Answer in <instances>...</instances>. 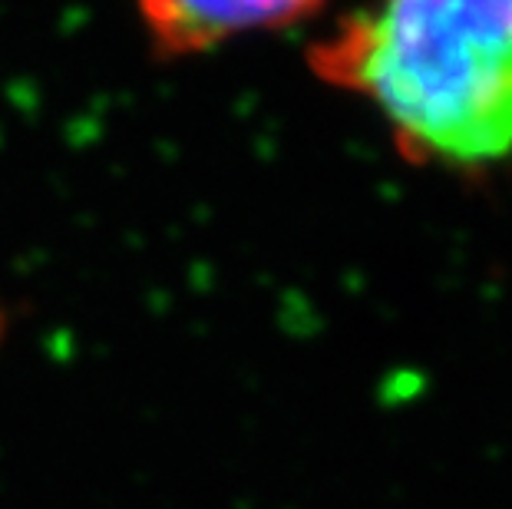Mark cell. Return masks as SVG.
Here are the masks:
<instances>
[{
  "label": "cell",
  "mask_w": 512,
  "mask_h": 509,
  "mask_svg": "<svg viewBox=\"0 0 512 509\" xmlns=\"http://www.w3.org/2000/svg\"><path fill=\"white\" fill-rule=\"evenodd\" d=\"M308 60L384 119L413 166L486 172L512 159V0H370Z\"/></svg>",
  "instance_id": "obj_1"
},
{
  "label": "cell",
  "mask_w": 512,
  "mask_h": 509,
  "mask_svg": "<svg viewBox=\"0 0 512 509\" xmlns=\"http://www.w3.org/2000/svg\"><path fill=\"white\" fill-rule=\"evenodd\" d=\"M324 0H139L152 47L169 57L205 53L261 30L291 27Z\"/></svg>",
  "instance_id": "obj_2"
}]
</instances>
